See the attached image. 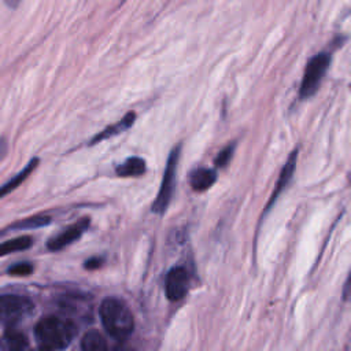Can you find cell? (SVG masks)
<instances>
[{
    "label": "cell",
    "mask_w": 351,
    "mask_h": 351,
    "mask_svg": "<svg viewBox=\"0 0 351 351\" xmlns=\"http://www.w3.org/2000/svg\"><path fill=\"white\" fill-rule=\"evenodd\" d=\"M99 314L104 329L115 340L123 341L132 335L134 319L130 308L123 300L118 298H106L99 307Z\"/></svg>",
    "instance_id": "obj_1"
},
{
    "label": "cell",
    "mask_w": 351,
    "mask_h": 351,
    "mask_svg": "<svg viewBox=\"0 0 351 351\" xmlns=\"http://www.w3.org/2000/svg\"><path fill=\"white\" fill-rule=\"evenodd\" d=\"M34 332L38 343L44 348L63 350L73 341L77 326L70 319L48 315L37 322Z\"/></svg>",
    "instance_id": "obj_2"
},
{
    "label": "cell",
    "mask_w": 351,
    "mask_h": 351,
    "mask_svg": "<svg viewBox=\"0 0 351 351\" xmlns=\"http://www.w3.org/2000/svg\"><path fill=\"white\" fill-rule=\"evenodd\" d=\"M330 62H332V55L325 51H321L308 59L304 67L303 78L299 88L300 99H308L313 95H315L329 69Z\"/></svg>",
    "instance_id": "obj_3"
},
{
    "label": "cell",
    "mask_w": 351,
    "mask_h": 351,
    "mask_svg": "<svg viewBox=\"0 0 351 351\" xmlns=\"http://www.w3.org/2000/svg\"><path fill=\"white\" fill-rule=\"evenodd\" d=\"M180 152H181V145H177L169 154L166 167L163 171V177H162V182H160V188H159L155 202L152 203V211L155 214H159V215L165 214L170 204V200L173 197L174 184H176V174H177V166H178V160H180Z\"/></svg>",
    "instance_id": "obj_4"
},
{
    "label": "cell",
    "mask_w": 351,
    "mask_h": 351,
    "mask_svg": "<svg viewBox=\"0 0 351 351\" xmlns=\"http://www.w3.org/2000/svg\"><path fill=\"white\" fill-rule=\"evenodd\" d=\"M1 322L7 328H14L16 324L29 318L34 311L33 302L21 295H3L0 299Z\"/></svg>",
    "instance_id": "obj_5"
},
{
    "label": "cell",
    "mask_w": 351,
    "mask_h": 351,
    "mask_svg": "<svg viewBox=\"0 0 351 351\" xmlns=\"http://www.w3.org/2000/svg\"><path fill=\"white\" fill-rule=\"evenodd\" d=\"M189 289V273L184 266H174L166 274L165 291L171 302L181 300Z\"/></svg>",
    "instance_id": "obj_6"
},
{
    "label": "cell",
    "mask_w": 351,
    "mask_h": 351,
    "mask_svg": "<svg viewBox=\"0 0 351 351\" xmlns=\"http://www.w3.org/2000/svg\"><path fill=\"white\" fill-rule=\"evenodd\" d=\"M89 223H90V219L88 217H84L80 221L69 225L60 233H58L56 236H53L48 240L47 248L49 251H60L64 247L73 244L74 241H77L82 236V233L88 229Z\"/></svg>",
    "instance_id": "obj_7"
},
{
    "label": "cell",
    "mask_w": 351,
    "mask_h": 351,
    "mask_svg": "<svg viewBox=\"0 0 351 351\" xmlns=\"http://www.w3.org/2000/svg\"><path fill=\"white\" fill-rule=\"evenodd\" d=\"M296 160H298V148H295V149L289 154L287 162L284 163V166H282V169H281V171H280V176H278V178H277L276 186H274V189H273V193H271V196H270V199H269V202H267V204H266V208H265L263 215H265L267 211H270L271 206L276 203V200L278 199V196L281 195V192L288 186V184H289V181L292 180V176H293V173H295V169H296Z\"/></svg>",
    "instance_id": "obj_8"
},
{
    "label": "cell",
    "mask_w": 351,
    "mask_h": 351,
    "mask_svg": "<svg viewBox=\"0 0 351 351\" xmlns=\"http://www.w3.org/2000/svg\"><path fill=\"white\" fill-rule=\"evenodd\" d=\"M217 181V171L208 167H197L189 174V184L195 192H204Z\"/></svg>",
    "instance_id": "obj_9"
},
{
    "label": "cell",
    "mask_w": 351,
    "mask_h": 351,
    "mask_svg": "<svg viewBox=\"0 0 351 351\" xmlns=\"http://www.w3.org/2000/svg\"><path fill=\"white\" fill-rule=\"evenodd\" d=\"M134 119H136V114H134L133 111L128 112L121 121H118L117 123H112V125L104 128V129H103L101 132H99L95 137H92V140H90L89 144L93 145V144H97L99 141H103V140H106V138H108V137H112V136H117V134L122 133L123 130L129 129V128L134 123Z\"/></svg>",
    "instance_id": "obj_10"
},
{
    "label": "cell",
    "mask_w": 351,
    "mask_h": 351,
    "mask_svg": "<svg viewBox=\"0 0 351 351\" xmlns=\"http://www.w3.org/2000/svg\"><path fill=\"white\" fill-rule=\"evenodd\" d=\"M27 344V337L22 332L14 328H7L4 330L1 339V351H26Z\"/></svg>",
    "instance_id": "obj_11"
},
{
    "label": "cell",
    "mask_w": 351,
    "mask_h": 351,
    "mask_svg": "<svg viewBox=\"0 0 351 351\" xmlns=\"http://www.w3.org/2000/svg\"><path fill=\"white\" fill-rule=\"evenodd\" d=\"M147 170L145 160L138 156H130L115 167V173L119 177H137Z\"/></svg>",
    "instance_id": "obj_12"
},
{
    "label": "cell",
    "mask_w": 351,
    "mask_h": 351,
    "mask_svg": "<svg viewBox=\"0 0 351 351\" xmlns=\"http://www.w3.org/2000/svg\"><path fill=\"white\" fill-rule=\"evenodd\" d=\"M37 165H38V159H37V158H33L19 173H16L10 181H7V182L1 186L0 195H1V196H5L8 192L14 191L22 181H25V180L27 178V176L37 167Z\"/></svg>",
    "instance_id": "obj_13"
},
{
    "label": "cell",
    "mask_w": 351,
    "mask_h": 351,
    "mask_svg": "<svg viewBox=\"0 0 351 351\" xmlns=\"http://www.w3.org/2000/svg\"><path fill=\"white\" fill-rule=\"evenodd\" d=\"M82 351H108L104 336L97 330H89L84 335L81 341Z\"/></svg>",
    "instance_id": "obj_14"
},
{
    "label": "cell",
    "mask_w": 351,
    "mask_h": 351,
    "mask_svg": "<svg viewBox=\"0 0 351 351\" xmlns=\"http://www.w3.org/2000/svg\"><path fill=\"white\" fill-rule=\"evenodd\" d=\"M51 222V218L48 215H33L29 218H23L18 222L11 223L7 229L4 230H23V229H37V228H43L47 226Z\"/></svg>",
    "instance_id": "obj_15"
},
{
    "label": "cell",
    "mask_w": 351,
    "mask_h": 351,
    "mask_svg": "<svg viewBox=\"0 0 351 351\" xmlns=\"http://www.w3.org/2000/svg\"><path fill=\"white\" fill-rule=\"evenodd\" d=\"M32 244H33V240H32L30 236H19V237H15V239L4 241L1 244V247H0V252L4 256L7 254L15 252V251L27 250Z\"/></svg>",
    "instance_id": "obj_16"
},
{
    "label": "cell",
    "mask_w": 351,
    "mask_h": 351,
    "mask_svg": "<svg viewBox=\"0 0 351 351\" xmlns=\"http://www.w3.org/2000/svg\"><path fill=\"white\" fill-rule=\"evenodd\" d=\"M234 148H236V144H234V143H230L229 145H226L225 148H222V149L218 152V155L215 156V159H214L215 167H219V169L225 167V166L230 162V159L233 158Z\"/></svg>",
    "instance_id": "obj_17"
},
{
    "label": "cell",
    "mask_w": 351,
    "mask_h": 351,
    "mask_svg": "<svg viewBox=\"0 0 351 351\" xmlns=\"http://www.w3.org/2000/svg\"><path fill=\"white\" fill-rule=\"evenodd\" d=\"M34 270V266L29 262H18L15 265H11L7 269V274L15 276V277H22V276H29Z\"/></svg>",
    "instance_id": "obj_18"
},
{
    "label": "cell",
    "mask_w": 351,
    "mask_h": 351,
    "mask_svg": "<svg viewBox=\"0 0 351 351\" xmlns=\"http://www.w3.org/2000/svg\"><path fill=\"white\" fill-rule=\"evenodd\" d=\"M341 298L344 302H348L351 303V271L343 285V291H341Z\"/></svg>",
    "instance_id": "obj_19"
},
{
    "label": "cell",
    "mask_w": 351,
    "mask_h": 351,
    "mask_svg": "<svg viewBox=\"0 0 351 351\" xmlns=\"http://www.w3.org/2000/svg\"><path fill=\"white\" fill-rule=\"evenodd\" d=\"M101 265H103V259L99 256H95V258L86 259L84 263V267L88 270H93V269H99Z\"/></svg>",
    "instance_id": "obj_20"
},
{
    "label": "cell",
    "mask_w": 351,
    "mask_h": 351,
    "mask_svg": "<svg viewBox=\"0 0 351 351\" xmlns=\"http://www.w3.org/2000/svg\"><path fill=\"white\" fill-rule=\"evenodd\" d=\"M36 351H53V350H49V348H44V347H41V348H38V350H36Z\"/></svg>",
    "instance_id": "obj_21"
}]
</instances>
